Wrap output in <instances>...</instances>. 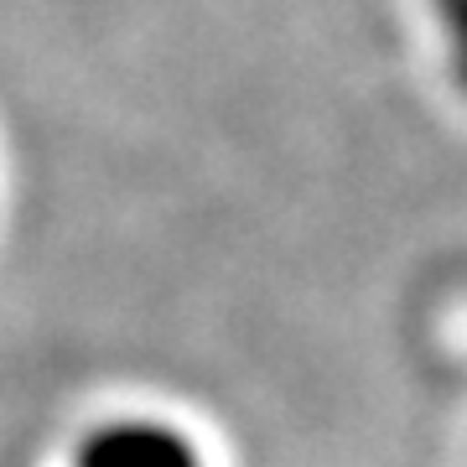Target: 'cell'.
Returning <instances> with one entry per match:
<instances>
[{"mask_svg": "<svg viewBox=\"0 0 467 467\" xmlns=\"http://www.w3.org/2000/svg\"><path fill=\"white\" fill-rule=\"evenodd\" d=\"M73 467H202V451L192 436L150 416L104 420L78 441Z\"/></svg>", "mask_w": 467, "mask_h": 467, "instance_id": "obj_1", "label": "cell"}, {"mask_svg": "<svg viewBox=\"0 0 467 467\" xmlns=\"http://www.w3.org/2000/svg\"><path fill=\"white\" fill-rule=\"evenodd\" d=\"M426 5H431V21L441 32V47H447L451 84L467 94V0H426Z\"/></svg>", "mask_w": 467, "mask_h": 467, "instance_id": "obj_2", "label": "cell"}]
</instances>
